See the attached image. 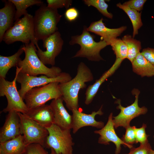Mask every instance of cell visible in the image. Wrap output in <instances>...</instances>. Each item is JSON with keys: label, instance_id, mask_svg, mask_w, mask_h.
I'll return each instance as SVG.
<instances>
[{"label": "cell", "instance_id": "6da1fadb", "mask_svg": "<svg viewBox=\"0 0 154 154\" xmlns=\"http://www.w3.org/2000/svg\"><path fill=\"white\" fill-rule=\"evenodd\" d=\"M94 78L90 68L84 62H81L78 65L77 73L74 78L67 82L59 83L62 98L69 110H79L80 90L85 88L86 83L92 81Z\"/></svg>", "mask_w": 154, "mask_h": 154}, {"label": "cell", "instance_id": "7a4b0ae2", "mask_svg": "<svg viewBox=\"0 0 154 154\" xmlns=\"http://www.w3.org/2000/svg\"><path fill=\"white\" fill-rule=\"evenodd\" d=\"M36 47L31 42L23 45L25 57L19 62L18 65L21 68L20 72L34 76L43 74L54 78L59 76L62 72L61 69L54 66L51 68L46 66L38 57Z\"/></svg>", "mask_w": 154, "mask_h": 154}, {"label": "cell", "instance_id": "3957f363", "mask_svg": "<svg viewBox=\"0 0 154 154\" xmlns=\"http://www.w3.org/2000/svg\"><path fill=\"white\" fill-rule=\"evenodd\" d=\"M62 15L57 9L43 4L35 12L33 16L34 32L38 41L44 39L58 31L57 25Z\"/></svg>", "mask_w": 154, "mask_h": 154}, {"label": "cell", "instance_id": "277c9868", "mask_svg": "<svg viewBox=\"0 0 154 154\" xmlns=\"http://www.w3.org/2000/svg\"><path fill=\"white\" fill-rule=\"evenodd\" d=\"M84 26L81 34L72 36L69 42L70 45L78 44L80 48L72 58L82 57L92 61L103 60L100 55L101 50L108 46L106 42L101 39L100 41H95V36L90 33Z\"/></svg>", "mask_w": 154, "mask_h": 154}, {"label": "cell", "instance_id": "5b68a950", "mask_svg": "<svg viewBox=\"0 0 154 154\" xmlns=\"http://www.w3.org/2000/svg\"><path fill=\"white\" fill-rule=\"evenodd\" d=\"M2 41L7 44L16 41H21L25 44L31 42L37 47L38 46V41L35 34L33 16L27 13L22 18L15 21L4 34Z\"/></svg>", "mask_w": 154, "mask_h": 154}, {"label": "cell", "instance_id": "8992f818", "mask_svg": "<svg viewBox=\"0 0 154 154\" xmlns=\"http://www.w3.org/2000/svg\"><path fill=\"white\" fill-rule=\"evenodd\" d=\"M59 83L58 82H54L34 88L29 90L23 99L28 110L45 104L51 100L62 97Z\"/></svg>", "mask_w": 154, "mask_h": 154}, {"label": "cell", "instance_id": "52a82bcc", "mask_svg": "<svg viewBox=\"0 0 154 154\" xmlns=\"http://www.w3.org/2000/svg\"><path fill=\"white\" fill-rule=\"evenodd\" d=\"M21 68L17 66L15 77L12 81L0 77V96H5L7 101V107L3 109L1 112L6 113L15 111L25 114L28 111L26 104L20 96L17 88V76Z\"/></svg>", "mask_w": 154, "mask_h": 154}, {"label": "cell", "instance_id": "ba28073f", "mask_svg": "<svg viewBox=\"0 0 154 154\" xmlns=\"http://www.w3.org/2000/svg\"><path fill=\"white\" fill-rule=\"evenodd\" d=\"M48 132L46 147L52 148L58 153L73 154L74 143L71 130L63 129L54 124L46 128Z\"/></svg>", "mask_w": 154, "mask_h": 154}, {"label": "cell", "instance_id": "9c48e42d", "mask_svg": "<svg viewBox=\"0 0 154 154\" xmlns=\"http://www.w3.org/2000/svg\"><path fill=\"white\" fill-rule=\"evenodd\" d=\"M72 79L70 74L65 72H61L56 77L50 78L44 75L39 77L30 76L20 71L17 74V82L21 84V88L18 92L23 100L26 93L34 88L40 87L54 82L64 83Z\"/></svg>", "mask_w": 154, "mask_h": 154}, {"label": "cell", "instance_id": "30bf717a", "mask_svg": "<svg viewBox=\"0 0 154 154\" xmlns=\"http://www.w3.org/2000/svg\"><path fill=\"white\" fill-rule=\"evenodd\" d=\"M131 92L133 95H135V100L131 105L125 107L123 106L120 99H117L115 102L118 105L116 108L120 110V112L117 116L113 117V123L115 129L119 127L126 128L130 125V123L132 119L141 115L146 114L148 111L147 108L145 106L140 107L138 106L139 90L134 88Z\"/></svg>", "mask_w": 154, "mask_h": 154}, {"label": "cell", "instance_id": "8fae6325", "mask_svg": "<svg viewBox=\"0 0 154 154\" xmlns=\"http://www.w3.org/2000/svg\"><path fill=\"white\" fill-rule=\"evenodd\" d=\"M21 124L23 135L27 145L33 143L46 147L48 132L46 128L38 123L24 114L18 112Z\"/></svg>", "mask_w": 154, "mask_h": 154}, {"label": "cell", "instance_id": "7c38bea8", "mask_svg": "<svg viewBox=\"0 0 154 154\" xmlns=\"http://www.w3.org/2000/svg\"><path fill=\"white\" fill-rule=\"evenodd\" d=\"M43 47L46 50L42 51L37 47V55L44 64H50L52 66L55 64V59L62 50L64 41L58 31L51 35L42 40Z\"/></svg>", "mask_w": 154, "mask_h": 154}, {"label": "cell", "instance_id": "4fadbf2b", "mask_svg": "<svg viewBox=\"0 0 154 154\" xmlns=\"http://www.w3.org/2000/svg\"><path fill=\"white\" fill-rule=\"evenodd\" d=\"M23 135L21 123L18 112L8 113L0 130V143L14 139Z\"/></svg>", "mask_w": 154, "mask_h": 154}, {"label": "cell", "instance_id": "5bb4252c", "mask_svg": "<svg viewBox=\"0 0 154 154\" xmlns=\"http://www.w3.org/2000/svg\"><path fill=\"white\" fill-rule=\"evenodd\" d=\"M102 108V106L98 111H93L90 114L83 113L79 110H72V129L73 133H75L81 128L87 126L100 129L103 128L104 126V123L102 121H97L95 119L96 116L103 114Z\"/></svg>", "mask_w": 154, "mask_h": 154}, {"label": "cell", "instance_id": "9a60e30c", "mask_svg": "<svg viewBox=\"0 0 154 154\" xmlns=\"http://www.w3.org/2000/svg\"><path fill=\"white\" fill-rule=\"evenodd\" d=\"M113 117L112 112L109 116L106 124L100 129L95 131L94 133L100 135L98 140L99 143L107 145L109 144L110 142H113L116 147L115 154H119L121 150V145L125 147L127 146L116 133L113 123Z\"/></svg>", "mask_w": 154, "mask_h": 154}, {"label": "cell", "instance_id": "2e32d148", "mask_svg": "<svg viewBox=\"0 0 154 154\" xmlns=\"http://www.w3.org/2000/svg\"><path fill=\"white\" fill-rule=\"evenodd\" d=\"M103 20L102 18L98 21L92 22L87 29L89 32L101 36L108 45H110L112 41L126 29L127 27L122 26L117 28H109L105 25Z\"/></svg>", "mask_w": 154, "mask_h": 154}, {"label": "cell", "instance_id": "e0dca14e", "mask_svg": "<svg viewBox=\"0 0 154 154\" xmlns=\"http://www.w3.org/2000/svg\"><path fill=\"white\" fill-rule=\"evenodd\" d=\"M62 97L52 100L50 105L54 114V124L63 129H72V116L68 112L63 104Z\"/></svg>", "mask_w": 154, "mask_h": 154}, {"label": "cell", "instance_id": "ac0fdd59", "mask_svg": "<svg viewBox=\"0 0 154 154\" xmlns=\"http://www.w3.org/2000/svg\"><path fill=\"white\" fill-rule=\"evenodd\" d=\"M24 114L46 128L54 124V114L50 105L44 104L28 110L27 112Z\"/></svg>", "mask_w": 154, "mask_h": 154}, {"label": "cell", "instance_id": "d6986e66", "mask_svg": "<svg viewBox=\"0 0 154 154\" xmlns=\"http://www.w3.org/2000/svg\"><path fill=\"white\" fill-rule=\"evenodd\" d=\"M123 61L120 59L116 58L112 66L105 72L97 80L95 83L88 86L85 94L84 103L85 104L88 105L91 103L100 86L107 78L114 73Z\"/></svg>", "mask_w": 154, "mask_h": 154}, {"label": "cell", "instance_id": "ffe728a7", "mask_svg": "<svg viewBox=\"0 0 154 154\" xmlns=\"http://www.w3.org/2000/svg\"><path fill=\"white\" fill-rule=\"evenodd\" d=\"M5 5L0 9V42L5 32L14 24L15 7L9 0L4 1Z\"/></svg>", "mask_w": 154, "mask_h": 154}, {"label": "cell", "instance_id": "44dd1931", "mask_svg": "<svg viewBox=\"0 0 154 154\" xmlns=\"http://www.w3.org/2000/svg\"><path fill=\"white\" fill-rule=\"evenodd\" d=\"M132 64L133 71L141 77L154 76V66L140 52Z\"/></svg>", "mask_w": 154, "mask_h": 154}, {"label": "cell", "instance_id": "7402d4cb", "mask_svg": "<svg viewBox=\"0 0 154 154\" xmlns=\"http://www.w3.org/2000/svg\"><path fill=\"white\" fill-rule=\"evenodd\" d=\"M27 145L22 135L0 143V154H24Z\"/></svg>", "mask_w": 154, "mask_h": 154}, {"label": "cell", "instance_id": "603a6c76", "mask_svg": "<svg viewBox=\"0 0 154 154\" xmlns=\"http://www.w3.org/2000/svg\"><path fill=\"white\" fill-rule=\"evenodd\" d=\"M24 52L23 46L13 55L5 56H0V77L5 79L9 70L13 67L18 66L21 60L20 56Z\"/></svg>", "mask_w": 154, "mask_h": 154}, {"label": "cell", "instance_id": "cb8c5ba5", "mask_svg": "<svg viewBox=\"0 0 154 154\" xmlns=\"http://www.w3.org/2000/svg\"><path fill=\"white\" fill-rule=\"evenodd\" d=\"M116 6L123 11L130 18L133 29L132 37L134 38L135 36L138 34V30L143 25L141 19V13L120 3H117Z\"/></svg>", "mask_w": 154, "mask_h": 154}, {"label": "cell", "instance_id": "d4e9b609", "mask_svg": "<svg viewBox=\"0 0 154 154\" xmlns=\"http://www.w3.org/2000/svg\"><path fill=\"white\" fill-rule=\"evenodd\" d=\"M122 40L126 44L127 49V59L132 63L141 49V42L129 35L124 36Z\"/></svg>", "mask_w": 154, "mask_h": 154}, {"label": "cell", "instance_id": "484cf974", "mask_svg": "<svg viewBox=\"0 0 154 154\" xmlns=\"http://www.w3.org/2000/svg\"><path fill=\"white\" fill-rule=\"evenodd\" d=\"M15 6L16 10L15 21L20 19L23 15L28 13L26 10L28 7L34 5L42 4L43 1L39 0H9Z\"/></svg>", "mask_w": 154, "mask_h": 154}, {"label": "cell", "instance_id": "4316f807", "mask_svg": "<svg viewBox=\"0 0 154 154\" xmlns=\"http://www.w3.org/2000/svg\"><path fill=\"white\" fill-rule=\"evenodd\" d=\"M110 45L116 56V58L123 60L127 58V46L122 39L117 38L115 39Z\"/></svg>", "mask_w": 154, "mask_h": 154}, {"label": "cell", "instance_id": "83f0119b", "mask_svg": "<svg viewBox=\"0 0 154 154\" xmlns=\"http://www.w3.org/2000/svg\"><path fill=\"white\" fill-rule=\"evenodd\" d=\"M104 0H84L83 1L85 4L88 6H92L96 8L98 11L105 17L112 19L113 14L108 12V4Z\"/></svg>", "mask_w": 154, "mask_h": 154}, {"label": "cell", "instance_id": "f1b7e54d", "mask_svg": "<svg viewBox=\"0 0 154 154\" xmlns=\"http://www.w3.org/2000/svg\"><path fill=\"white\" fill-rule=\"evenodd\" d=\"M135 126L130 125L126 128L125 134L121 138V139L127 145L130 149L133 147L134 144H137L135 133Z\"/></svg>", "mask_w": 154, "mask_h": 154}, {"label": "cell", "instance_id": "f546056e", "mask_svg": "<svg viewBox=\"0 0 154 154\" xmlns=\"http://www.w3.org/2000/svg\"><path fill=\"white\" fill-rule=\"evenodd\" d=\"M147 127L146 124L143 123L142 126L139 128L135 127V133L137 143L139 142L140 144H143L149 142L148 138L149 136L145 131Z\"/></svg>", "mask_w": 154, "mask_h": 154}, {"label": "cell", "instance_id": "4dcf8cb0", "mask_svg": "<svg viewBox=\"0 0 154 154\" xmlns=\"http://www.w3.org/2000/svg\"><path fill=\"white\" fill-rule=\"evenodd\" d=\"M24 154H48L42 145L33 143L27 145Z\"/></svg>", "mask_w": 154, "mask_h": 154}, {"label": "cell", "instance_id": "1f68e13d", "mask_svg": "<svg viewBox=\"0 0 154 154\" xmlns=\"http://www.w3.org/2000/svg\"><path fill=\"white\" fill-rule=\"evenodd\" d=\"M46 2L48 7L57 9L64 7L67 9L72 3L71 0H47Z\"/></svg>", "mask_w": 154, "mask_h": 154}, {"label": "cell", "instance_id": "d6a6232c", "mask_svg": "<svg viewBox=\"0 0 154 154\" xmlns=\"http://www.w3.org/2000/svg\"><path fill=\"white\" fill-rule=\"evenodd\" d=\"M152 150L150 144L148 142L144 144H140L138 147L131 148L128 153L124 154H151Z\"/></svg>", "mask_w": 154, "mask_h": 154}, {"label": "cell", "instance_id": "836d02e7", "mask_svg": "<svg viewBox=\"0 0 154 154\" xmlns=\"http://www.w3.org/2000/svg\"><path fill=\"white\" fill-rule=\"evenodd\" d=\"M146 1V0H130L125 2L123 4L139 12L143 9L144 5Z\"/></svg>", "mask_w": 154, "mask_h": 154}, {"label": "cell", "instance_id": "e575fe53", "mask_svg": "<svg viewBox=\"0 0 154 154\" xmlns=\"http://www.w3.org/2000/svg\"><path fill=\"white\" fill-rule=\"evenodd\" d=\"M65 16L66 19L72 22L75 20L78 17L79 13L78 10L75 7L69 8L66 9L65 14Z\"/></svg>", "mask_w": 154, "mask_h": 154}, {"label": "cell", "instance_id": "d590c367", "mask_svg": "<svg viewBox=\"0 0 154 154\" xmlns=\"http://www.w3.org/2000/svg\"><path fill=\"white\" fill-rule=\"evenodd\" d=\"M141 52L150 63L154 66V48L147 47L143 49Z\"/></svg>", "mask_w": 154, "mask_h": 154}, {"label": "cell", "instance_id": "8d00e7d4", "mask_svg": "<svg viewBox=\"0 0 154 154\" xmlns=\"http://www.w3.org/2000/svg\"><path fill=\"white\" fill-rule=\"evenodd\" d=\"M51 152L50 154H62L61 153H58L52 148H51Z\"/></svg>", "mask_w": 154, "mask_h": 154}, {"label": "cell", "instance_id": "74e56055", "mask_svg": "<svg viewBox=\"0 0 154 154\" xmlns=\"http://www.w3.org/2000/svg\"><path fill=\"white\" fill-rule=\"evenodd\" d=\"M151 154H154V150H153L151 152Z\"/></svg>", "mask_w": 154, "mask_h": 154}, {"label": "cell", "instance_id": "f35d334b", "mask_svg": "<svg viewBox=\"0 0 154 154\" xmlns=\"http://www.w3.org/2000/svg\"><path fill=\"white\" fill-rule=\"evenodd\" d=\"M153 137L154 140V135H153Z\"/></svg>", "mask_w": 154, "mask_h": 154}]
</instances>
